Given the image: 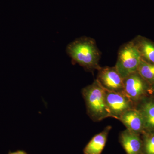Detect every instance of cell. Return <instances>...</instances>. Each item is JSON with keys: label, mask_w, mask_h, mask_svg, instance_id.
Wrapping results in <instances>:
<instances>
[{"label": "cell", "mask_w": 154, "mask_h": 154, "mask_svg": "<svg viewBox=\"0 0 154 154\" xmlns=\"http://www.w3.org/2000/svg\"><path fill=\"white\" fill-rule=\"evenodd\" d=\"M141 57L132 40L122 45L119 50L116 68L124 79L137 72Z\"/></svg>", "instance_id": "3957f363"}, {"label": "cell", "mask_w": 154, "mask_h": 154, "mask_svg": "<svg viewBox=\"0 0 154 154\" xmlns=\"http://www.w3.org/2000/svg\"><path fill=\"white\" fill-rule=\"evenodd\" d=\"M136 107L143 118L144 132H154V97L147 96L139 102Z\"/></svg>", "instance_id": "ba28073f"}, {"label": "cell", "mask_w": 154, "mask_h": 154, "mask_svg": "<svg viewBox=\"0 0 154 154\" xmlns=\"http://www.w3.org/2000/svg\"><path fill=\"white\" fill-rule=\"evenodd\" d=\"M137 72L150 85L154 84V64L141 60Z\"/></svg>", "instance_id": "7c38bea8"}, {"label": "cell", "mask_w": 154, "mask_h": 154, "mask_svg": "<svg viewBox=\"0 0 154 154\" xmlns=\"http://www.w3.org/2000/svg\"><path fill=\"white\" fill-rule=\"evenodd\" d=\"M142 135V154H154V132H144Z\"/></svg>", "instance_id": "4fadbf2b"}, {"label": "cell", "mask_w": 154, "mask_h": 154, "mask_svg": "<svg viewBox=\"0 0 154 154\" xmlns=\"http://www.w3.org/2000/svg\"><path fill=\"white\" fill-rule=\"evenodd\" d=\"M118 120L131 132L141 135L144 131L143 118L136 107L125 112Z\"/></svg>", "instance_id": "52a82bcc"}, {"label": "cell", "mask_w": 154, "mask_h": 154, "mask_svg": "<svg viewBox=\"0 0 154 154\" xmlns=\"http://www.w3.org/2000/svg\"><path fill=\"white\" fill-rule=\"evenodd\" d=\"M105 99L110 116L117 119L125 112L136 107L123 91L111 92L105 90Z\"/></svg>", "instance_id": "5b68a950"}, {"label": "cell", "mask_w": 154, "mask_h": 154, "mask_svg": "<svg viewBox=\"0 0 154 154\" xmlns=\"http://www.w3.org/2000/svg\"><path fill=\"white\" fill-rule=\"evenodd\" d=\"M82 94L87 113L92 120L99 121L111 117L106 104L105 90L97 80L83 88Z\"/></svg>", "instance_id": "7a4b0ae2"}, {"label": "cell", "mask_w": 154, "mask_h": 154, "mask_svg": "<svg viewBox=\"0 0 154 154\" xmlns=\"http://www.w3.org/2000/svg\"><path fill=\"white\" fill-rule=\"evenodd\" d=\"M119 140L126 154H142L143 143L140 134L126 129L120 133Z\"/></svg>", "instance_id": "9c48e42d"}, {"label": "cell", "mask_w": 154, "mask_h": 154, "mask_svg": "<svg viewBox=\"0 0 154 154\" xmlns=\"http://www.w3.org/2000/svg\"><path fill=\"white\" fill-rule=\"evenodd\" d=\"M149 94L152 95V96L154 97V84L150 86V89Z\"/></svg>", "instance_id": "5bb4252c"}, {"label": "cell", "mask_w": 154, "mask_h": 154, "mask_svg": "<svg viewBox=\"0 0 154 154\" xmlns=\"http://www.w3.org/2000/svg\"><path fill=\"white\" fill-rule=\"evenodd\" d=\"M112 127L109 125L94 136L84 149V154H101L107 143V137Z\"/></svg>", "instance_id": "30bf717a"}, {"label": "cell", "mask_w": 154, "mask_h": 154, "mask_svg": "<svg viewBox=\"0 0 154 154\" xmlns=\"http://www.w3.org/2000/svg\"><path fill=\"white\" fill-rule=\"evenodd\" d=\"M9 154H27L25 151H23L19 150L14 152H10Z\"/></svg>", "instance_id": "9a60e30c"}, {"label": "cell", "mask_w": 154, "mask_h": 154, "mask_svg": "<svg viewBox=\"0 0 154 154\" xmlns=\"http://www.w3.org/2000/svg\"><path fill=\"white\" fill-rule=\"evenodd\" d=\"M96 80L106 91H123V79L115 66H105L98 70Z\"/></svg>", "instance_id": "8992f818"}, {"label": "cell", "mask_w": 154, "mask_h": 154, "mask_svg": "<svg viewBox=\"0 0 154 154\" xmlns=\"http://www.w3.org/2000/svg\"><path fill=\"white\" fill-rule=\"evenodd\" d=\"M150 85L137 72L123 79V92L135 106L149 94Z\"/></svg>", "instance_id": "277c9868"}, {"label": "cell", "mask_w": 154, "mask_h": 154, "mask_svg": "<svg viewBox=\"0 0 154 154\" xmlns=\"http://www.w3.org/2000/svg\"><path fill=\"white\" fill-rule=\"evenodd\" d=\"M66 51L73 64H78L85 70L93 72L99 70L101 54L96 41L91 37L83 36L68 44Z\"/></svg>", "instance_id": "6da1fadb"}, {"label": "cell", "mask_w": 154, "mask_h": 154, "mask_svg": "<svg viewBox=\"0 0 154 154\" xmlns=\"http://www.w3.org/2000/svg\"><path fill=\"white\" fill-rule=\"evenodd\" d=\"M140 54L142 59L154 64V42L141 36H136L132 40Z\"/></svg>", "instance_id": "8fae6325"}]
</instances>
